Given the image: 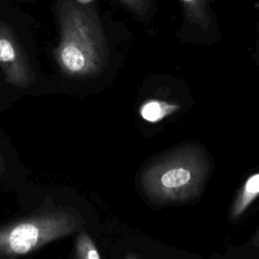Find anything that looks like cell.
<instances>
[{
  "label": "cell",
  "mask_w": 259,
  "mask_h": 259,
  "mask_svg": "<svg viewBox=\"0 0 259 259\" xmlns=\"http://www.w3.org/2000/svg\"><path fill=\"white\" fill-rule=\"evenodd\" d=\"M59 42L55 59L70 77H89L104 68L107 46L101 22L92 8L71 0L58 4Z\"/></svg>",
  "instance_id": "obj_1"
},
{
  "label": "cell",
  "mask_w": 259,
  "mask_h": 259,
  "mask_svg": "<svg viewBox=\"0 0 259 259\" xmlns=\"http://www.w3.org/2000/svg\"><path fill=\"white\" fill-rule=\"evenodd\" d=\"M81 218L72 210L42 212L0 228V257L29 254L48 243L74 233Z\"/></svg>",
  "instance_id": "obj_2"
},
{
  "label": "cell",
  "mask_w": 259,
  "mask_h": 259,
  "mask_svg": "<svg viewBox=\"0 0 259 259\" xmlns=\"http://www.w3.org/2000/svg\"><path fill=\"white\" fill-rule=\"evenodd\" d=\"M202 163L188 152L175 153L145 169L141 184L156 202L185 199L194 193L202 178Z\"/></svg>",
  "instance_id": "obj_3"
},
{
  "label": "cell",
  "mask_w": 259,
  "mask_h": 259,
  "mask_svg": "<svg viewBox=\"0 0 259 259\" xmlns=\"http://www.w3.org/2000/svg\"><path fill=\"white\" fill-rule=\"evenodd\" d=\"M0 68L6 81L18 88H25L33 81L27 59L6 24H0Z\"/></svg>",
  "instance_id": "obj_4"
},
{
  "label": "cell",
  "mask_w": 259,
  "mask_h": 259,
  "mask_svg": "<svg viewBox=\"0 0 259 259\" xmlns=\"http://www.w3.org/2000/svg\"><path fill=\"white\" fill-rule=\"evenodd\" d=\"M214 0H178L183 13V27L193 37H212L218 33Z\"/></svg>",
  "instance_id": "obj_5"
},
{
  "label": "cell",
  "mask_w": 259,
  "mask_h": 259,
  "mask_svg": "<svg viewBox=\"0 0 259 259\" xmlns=\"http://www.w3.org/2000/svg\"><path fill=\"white\" fill-rule=\"evenodd\" d=\"M174 106L160 100H148L140 107V115L147 121L156 122L165 117Z\"/></svg>",
  "instance_id": "obj_6"
},
{
  "label": "cell",
  "mask_w": 259,
  "mask_h": 259,
  "mask_svg": "<svg viewBox=\"0 0 259 259\" xmlns=\"http://www.w3.org/2000/svg\"><path fill=\"white\" fill-rule=\"evenodd\" d=\"M76 257L80 259H99L101 256L93 240L87 233H81L76 240Z\"/></svg>",
  "instance_id": "obj_7"
},
{
  "label": "cell",
  "mask_w": 259,
  "mask_h": 259,
  "mask_svg": "<svg viewBox=\"0 0 259 259\" xmlns=\"http://www.w3.org/2000/svg\"><path fill=\"white\" fill-rule=\"evenodd\" d=\"M258 193H259V173L250 177L246 182L243 194L240 197L237 203V206L235 208L236 213L241 212Z\"/></svg>",
  "instance_id": "obj_8"
},
{
  "label": "cell",
  "mask_w": 259,
  "mask_h": 259,
  "mask_svg": "<svg viewBox=\"0 0 259 259\" xmlns=\"http://www.w3.org/2000/svg\"><path fill=\"white\" fill-rule=\"evenodd\" d=\"M130 11L139 15L145 16L153 8L152 0H119Z\"/></svg>",
  "instance_id": "obj_9"
},
{
  "label": "cell",
  "mask_w": 259,
  "mask_h": 259,
  "mask_svg": "<svg viewBox=\"0 0 259 259\" xmlns=\"http://www.w3.org/2000/svg\"><path fill=\"white\" fill-rule=\"evenodd\" d=\"M75 1L81 5H87V4L91 3L93 0H75Z\"/></svg>",
  "instance_id": "obj_10"
},
{
  "label": "cell",
  "mask_w": 259,
  "mask_h": 259,
  "mask_svg": "<svg viewBox=\"0 0 259 259\" xmlns=\"http://www.w3.org/2000/svg\"><path fill=\"white\" fill-rule=\"evenodd\" d=\"M255 7L256 8H258L259 9V0H257L256 2H255Z\"/></svg>",
  "instance_id": "obj_11"
},
{
  "label": "cell",
  "mask_w": 259,
  "mask_h": 259,
  "mask_svg": "<svg viewBox=\"0 0 259 259\" xmlns=\"http://www.w3.org/2000/svg\"><path fill=\"white\" fill-rule=\"evenodd\" d=\"M0 172H1V163H0Z\"/></svg>",
  "instance_id": "obj_12"
}]
</instances>
